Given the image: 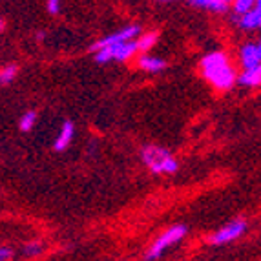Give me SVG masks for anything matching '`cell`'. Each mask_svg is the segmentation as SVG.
<instances>
[{
	"mask_svg": "<svg viewBox=\"0 0 261 261\" xmlns=\"http://www.w3.org/2000/svg\"><path fill=\"white\" fill-rule=\"evenodd\" d=\"M155 2H174V0H155Z\"/></svg>",
	"mask_w": 261,
	"mask_h": 261,
	"instance_id": "603a6c76",
	"label": "cell"
},
{
	"mask_svg": "<svg viewBox=\"0 0 261 261\" xmlns=\"http://www.w3.org/2000/svg\"><path fill=\"white\" fill-rule=\"evenodd\" d=\"M256 46H257V51H259V59H261V37H259V40L256 42Z\"/></svg>",
	"mask_w": 261,
	"mask_h": 261,
	"instance_id": "7402d4cb",
	"label": "cell"
},
{
	"mask_svg": "<svg viewBox=\"0 0 261 261\" xmlns=\"http://www.w3.org/2000/svg\"><path fill=\"white\" fill-rule=\"evenodd\" d=\"M187 234H188V226L181 225V223L166 228V230L163 232L161 236H157V240L150 245V248L146 250V254H144V259L146 261L159 259V257H161L168 248H172L174 245H177L179 241H183Z\"/></svg>",
	"mask_w": 261,
	"mask_h": 261,
	"instance_id": "3957f363",
	"label": "cell"
},
{
	"mask_svg": "<svg viewBox=\"0 0 261 261\" xmlns=\"http://www.w3.org/2000/svg\"><path fill=\"white\" fill-rule=\"evenodd\" d=\"M137 66H139L143 71H146V73L157 75V73H163V71L166 70L168 62H166L163 57L152 55V53H141L139 61H137Z\"/></svg>",
	"mask_w": 261,
	"mask_h": 261,
	"instance_id": "52a82bcc",
	"label": "cell"
},
{
	"mask_svg": "<svg viewBox=\"0 0 261 261\" xmlns=\"http://www.w3.org/2000/svg\"><path fill=\"white\" fill-rule=\"evenodd\" d=\"M135 55H139L137 40H128V42L115 44L108 48H100L93 51V59L97 64H110V62H128Z\"/></svg>",
	"mask_w": 261,
	"mask_h": 261,
	"instance_id": "277c9868",
	"label": "cell"
},
{
	"mask_svg": "<svg viewBox=\"0 0 261 261\" xmlns=\"http://www.w3.org/2000/svg\"><path fill=\"white\" fill-rule=\"evenodd\" d=\"M238 84H241L243 88L261 86V64L241 71V75H238Z\"/></svg>",
	"mask_w": 261,
	"mask_h": 261,
	"instance_id": "30bf717a",
	"label": "cell"
},
{
	"mask_svg": "<svg viewBox=\"0 0 261 261\" xmlns=\"http://www.w3.org/2000/svg\"><path fill=\"white\" fill-rule=\"evenodd\" d=\"M18 73V68L15 64H8L4 66L2 70H0V84H9L13 83L15 77H17Z\"/></svg>",
	"mask_w": 261,
	"mask_h": 261,
	"instance_id": "2e32d148",
	"label": "cell"
},
{
	"mask_svg": "<svg viewBox=\"0 0 261 261\" xmlns=\"http://www.w3.org/2000/svg\"><path fill=\"white\" fill-rule=\"evenodd\" d=\"M135 40H137L139 55L141 53H150V49H152L157 44V40H159V33H157V31H143Z\"/></svg>",
	"mask_w": 261,
	"mask_h": 261,
	"instance_id": "4fadbf2b",
	"label": "cell"
},
{
	"mask_svg": "<svg viewBox=\"0 0 261 261\" xmlns=\"http://www.w3.org/2000/svg\"><path fill=\"white\" fill-rule=\"evenodd\" d=\"M4 30H6V20L2 17H0V33H2Z\"/></svg>",
	"mask_w": 261,
	"mask_h": 261,
	"instance_id": "44dd1931",
	"label": "cell"
},
{
	"mask_svg": "<svg viewBox=\"0 0 261 261\" xmlns=\"http://www.w3.org/2000/svg\"><path fill=\"white\" fill-rule=\"evenodd\" d=\"M240 64L243 70L247 68H254V66L261 64L259 51H257L256 42H245L240 49Z\"/></svg>",
	"mask_w": 261,
	"mask_h": 261,
	"instance_id": "9c48e42d",
	"label": "cell"
},
{
	"mask_svg": "<svg viewBox=\"0 0 261 261\" xmlns=\"http://www.w3.org/2000/svg\"><path fill=\"white\" fill-rule=\"evenodd\" d=\"M42 250H44V245L40 241H31V243H26L22 247V254L28 257L39 256V254H42Z\"/></svg>",
	"mask_w": 261,
	"mask_h": 261,
	"instance_id": "e0dca14e",
	"label": "cell"
},
{
	"mask_svg": "<svg viewBox=\"0 0 261 261\" xmlns=\"http://www.w3.org/2000/svg\"><path fill=\"white\" fill-rule=\"evenodd\" d=\"M35 124H37V112L35 110H28V112L22 113L20 119H18V128H20L24 134H28V132L33 130Z\"/></svg>",
	"mask_w": 261,
	"mask_h": 261,
	"instance_id": "5bb4252c",
	"label": "cell"
},
{
	"mask_svg": "<svg viewBox=\"0 0 261 261\" xmlns=\"http://www.w3.org/2000/svg\"><path fill=\"white\" fill-rule=\"evenodd\" d=\"M248 225L245 219H234V221L223 225L219 230H216L210 236V243L216 245V247H221V245H228L232 241L240 240L241 236L247 232Z\"/></svg>",
	"mask_w": 261,
	"mask_h": 261,
	"instance_id": "8992f818",
	"label": "cell"
},
{
	"mask_svg": "<svg viewBox=\"0 0 261 261\" xmlns=\"http://www.w3.org/2000/svg\"><path fill=\"white\" fill-rule=\"evenodd\" d=\"M234 22L238 24V28L243 31H254V30H259V17H257L256 9L252 11H248L245 15H234Z\"/></svg>",
	"mask_w": 261,
	"mask_h": 261,
	"instance_id": "7c38bea8",
	"label": "cell"
},
{
	"mask_svg": "<svg viewBox=\"0 0 261 261\" xmlns=\"http://www.w3.org/2000/svg\"><path fill=\"white\" fill-rule=\"evenodd\" d=\"M46 9L49 15H59L62 9V0H46Z\"/></svg>",
	"mask_w": 261,
	"mask_h": 261,
	"instance_id": "ac0fdd59",
	"label": "cell"
},
{
	"mask_svg": "<svg viewBox=\"0 0 261 261\" xmlns=\"http://www.w3.org/2000/svg\"><path fill=\"white\" fill-rule=\"evenodd\" d=\"M141 33H143V28H141L139 24H128V26L113 31V33L102 37V39L95 40V42L92 44V51L100 49V48H108V46H115V44H121V42H128V40H135Z\"/></svg>",
	"mask_w": 261,
	"mask_h": 261,
	"instance_id": "5b68a950",
	"label": "cell"
},
{
	"mask_svg": "<svg viewBox=\"0 0 261 261\" xmlns=\"http://www.w3.org/2000/svg\"><path fill=\"white\" fill-rule=\"evenodd\" d=\"M141 161L153 175H174L179 170L177 159L157 144H146L141 148Z\"/></svg>",
	"mask_w": 261,
	"mask_h": 261,
	"instance_id": "7a4b0ae2",
	"label": "cell"
},
{
	"mask_svg": "<svg viewBox=\"0 0 261 261\" xmlns=\"http://www.w3.org/2000/svg\"><path fill=\"white\" fill-rule=\"evenodd\" d=\"M232 11H234V15L238 17V15H245L248 13V11H252L254 8H256V0H232Z\"/></svg>",
	"mask_w": 261,
	"mask_h": 261,
	"instance_id": "9a60e30c",
	"label": "cell"
},
{
	"mask_svg": "<svg viewBox=\"0 0 261 261\" xmlns=\"http://www.w3.org/2000/svg\"><path fill=\"white\" fill-rule=\"evenodd\" d=\"M199 70L203 79L218 92H228L238 83V73H236L230 57L219 49L208 51L201 57Z\"/></svg>",
	"mask_w": 261,
	"mask_h": 261,
	"instance_id": "6da1fadb",
	"label": "cell"
},
{
	"mask_svg": "<svg viewBox=\"0 0 261 261\" xmlns=\"http://www.w3.org/2000/svg\"><path fill=\"white\" fill-rule=\"evenodd\" d=\"M73 137H75V124L71 121H64L59 134H57L55 141H53V150L55 152H66V150L70 148Z\"/></svg>",
	"mask_w": 261,
	"mask_h": 261,
	"instance_id": "ba28073f",
	"label": "cell"
},
{
	"mask_svg": "<svg viewBox=\"0 0 261 261\" xmlns=\"http://www.w3.org/2000/svg\"><path fill=\"white\" fill-rule=\"evenodd\" d=\"M256 13H257V17H259V30H261V0H256Z\"/></svg>",
	"mask_w": 261,
	"mask_h": 261,
	"instance_id": "ffe728a7",
	"label": "cell"
},
{
	"mask_svg": "<svg viewBox=\"0 0 261 261\" xmlns=\"http://www.w3.org/2000/svg\"><path fill=\"white\" fill-rule=\"evenodd\" d=\"M13 248L11 247H0V261H9L13 257Z\"/></svg>",
	"mask_w": 261,
	"mask_h": 261,
	"instance_id": "d6986e66",
	"label": "cell"
},
{
	"mask_svg": "<svg viewBox=\"0 0 261 261\" xmlns=\"http://www.w3.org/2000/svg\"><path fill=\"white\" fill-rule=\"evenodd\" d=\"M188 2L196 8L212 11V13H225L232 4V0H188Z\"/></svg>",
	"mask_w": 261,
	"mask_h": 261,
	"instance_id": "8fae6325",
	"label": "cell"
}]
</instances>
